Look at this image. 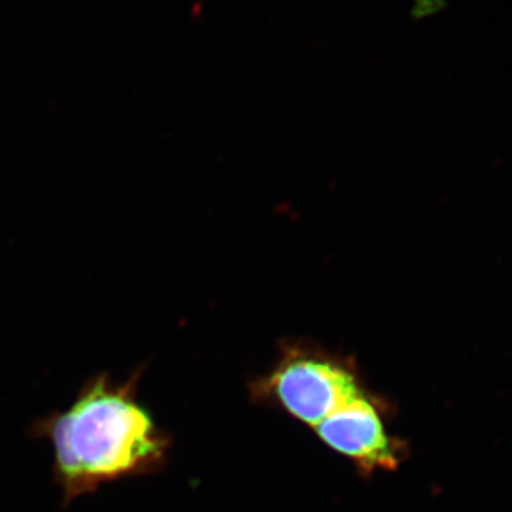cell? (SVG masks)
<instances>
[{
  "mask_svg": "<svg viewBox=\"0 0 512 512\" xmlns=\"http://www.w3.org/2000/svg\"><path fill=\"white\" fill-rule=\"evenodd\" d=\"M144 366L126 382L107 373L90 377L62 412L36 420L30 434L55 450L56 484L69 505L101 485L158 473L171 439L138 399Z\"/></svg>",
  "mask_w": 512,
  "mask_h": 512,
  "instance_id": "1",
  "label": "cell"
},
{
  "mask_svg": "<svg viewBox=\"0 0 512 512\" xmlns=\"http://www.w3.org/2000/svg\"><path fill=\"white\" fill-rule=\"evenodd\" d=\"M369 390L353 357L309 340L282 342L272 369L249 384L252 402L284 410L312 430Z\"/></svg>",
  "mask_w": 512,
  "mask_h": 512,
  "instance_id": "2",
  "label": "cell"
},
{
  "mask_svg": "<svg viewBox=\"0 0 512 512\" xmlns=\"http://www.w3.org/2000/svg\"><path fill=\"white\" fill-rule=\"evenodd\" d=\"M390 407L372 390L333 413L313 429L323 444L350 458L363 476L396 470L409 456V447L387 431Z\"/></svg>",
  "mask_w": 512,
  "mask_h": 512,
  "instance_id": "3",
  "label": "cell"
}]
</instances>
